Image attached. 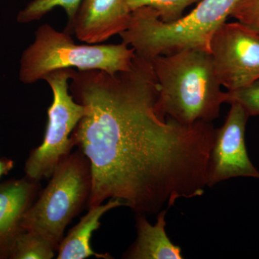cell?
<instances>
[{"instance_id": "obj_1", "label": "cell", "mask_w": 259, "mask_h": 259, "mask_svg": "<svg viewBox=\"0 0 259 259\" xmlns=\"http://www.w3.org/2000/svg\"><path fill=\"white\" fill-rule=\"evenodd\" d=\"M70 80L84 107L71 140L90 163L89 208L116 199L146 215L204 194L216 129L161 113L151 61L136 54L127 71L73 69Z\"/></svg>"}, {"instance_id": "obj_2", "label": "cell", "mask_w": 259, "mask_h": 259, "mask_svg": "<svg viewBox=\"0 0 259 259\" xmlns=\"http://www.w3.org/2000/svg\"><path fill=\"white\" fill-rule=\"evenodd\" d=\"M161 113L183 125L211 122L226 102L210 53L187 49L151 59Z\"/></svg>"}, {"instance_id": "obj_3", "label": "cell", "mask_w": 259, "mask_h": 259, "mask_svg": "<svg viewBox=\"0 0 259 259\" xmlns=\"http://www.w3.org/2000/svg\"><path fill=\"white\" fill-rule=\"evenodd\" d=\"M240 0H200L190 14L171 23H163L148 7L131 13L128 28L120 34L122 42L137 55L151 60L187 49L209 51V42Z\"/></svg>"}, {"instance_id": "obj_4", "label": "cell", "mask_w": 259, "mask_h": 259, "mask_svg": "<svg viewBox=\"0 0 259 259\" xmlns=\"http://www.w3.org/2000/svg\"><path fill=\"white\" fill-rule=\"evenodd\" d=\"M35 40L24 50L20 60L19 79L25 84L44 80L56 70H100L109 74L127 71L136 52L124 42L117 45H79L66 32L49 24L39 27Z\"/></svg>"}, {"instance_id": "obj_5", "label": "cell", "mask_w": 259, "mask_h": 259, "mask_svg": "<svg viewBox=\"0 0 259 259\" xmlns=\"http://www.w3.org/2000/svg\"><path fill=\"white\" fill-rule=\"evenodd\" d=\"M47 187L25 212L24 231L35 232L58 250L66 226L88 203L93 187L88 158L79 151L70 153L51 175Z\"/></svg>"}, {"instance_id": "obj_6", "label": "cell", "mask_w": 259, "mask_h": 259, "mask_svg": "<svg viewBox=\"0 0 259 259\" xmlns=\"http://www.w3.org/2000/svg\"><path fill=\"white\" fill-rule=\"evenodd\" d=\"M73 69L56 70L44 77L52 90L53 102L48 109L44 141L33 148L25 162V177L40 182L49 178L74 147L71 136L84 114V107L75 101L69 91Z\"/></svg>"}, {"instance_id": "obj_7", "label": "cell", "mask_w": 259, "mask_h": 259, "mask_svg": "<svg viewBox=\"0 0 259 259\" xmlns=\"http://www.w3.org/2000/svg\"><path fill=\"white\" fill-rule=\"evenodd\" d=\"M209 51L221 86L228 91L259 79V32L243 23H224L213 35Z\"/></svg>"}, {"instance_id": "obj_8", "label": "cell", "mask_w": 259, "mask_h": 259, "mask_svg": "<svg viewBox=\"0 0 259 259\" xmlns=\"http://www.w3.org/2000/svg\"><path fill=\"white\" fill-rule=\"evenodd\" d=\"M231 105L226 122L216 129L209 156L208 187L233 177L259 178L245 146V126L249 116L238 104Z\"/></svg>"}, {"instance_id": "obj_9", "label": "cell", "mask_w": 259, "mask_h": 259, "mask_svg": "<svg viewBox=\"0 0 259 259\" xmlns=\"http://www.w3.org/2000/svg\"><path fill=\"white\" fill-rule=\"evenodd\" d=\"M131 13L126 0H82L64 31L87 44H100L125 31Z\"/></svg>"}, {"instance_id": "obj_10", "label": "cell", "mask_w": 259, "mask_h": 259, "mask_svg": "<svg viewBox=\"0 0 259 259\" xmlns=\"http://www.w3.org/2000/svg\"><path fill=\"white\" fill-rule=\"evenodd\" d=\"M40 182L28 177L0 183V259L8 258L11 245L22 229L25 212L35 202Z\"/></svg>"}, {"instance_id": "obj_11", "label": "cell", "mask_w": 259, "mask_h": 259, "mask_svg": "<svg viewBox=\"0 0 259 259\" xmlns=\"http://www.w3.org/2000/svg\"><path fill=\"white\" fill-rule=\"evenodd\" d=\"M167 209L158 212L155 225L150 224L145 214H137V238L123 255L131 259H182V250L174 244L165 231Z\"/></svg>"}, {"instance_id": "obj_12", "label": "cell", "mask_w": 259, "mask_h": 259, "mask_svg": "<svg viewBox=\"0 0 259 259\" xmlns=\"http://www.w3.org/2000/svg\"><path fill=\"white\" fill-rule=\"evenodd\" d=\"M124 205L119 199H110L106 204L90 207V210L81 218L79 223L70 230L67 236L63 238L58 248V259H85L95 256L98 258L110 259L107 253H97L91 247L94 232L101 226L100 219L111 209Z\"/></svg>"}, {"instance_id": "obj_13", "label": "cell", "mask_w": 259, "mask_h": 259, "mask_svg": "<svg viewBox=\"0 0 259 259\" xmlns=\"http://www.w3.org/2000/svg\"><path fill=\"white\" fill-rule=\"evenodd\" d=\"M56 247L45 237L35 232L22 231L10 248V259H51Z\"/></svg>"}, {"instance_id": "obj_14", "label": "cell", "mask_w": 259, "mask_h": 259, "mask_svg": "<svg viewBox=\"0 0 259 259\" xmlns=\"http://www.w3.org/2000/svg\"><path fill=\"white\" fill-rule=\"evenodd\" d=\"M82 0H32L17 15L19 23H30L44 18L56 8L64 10L67 15V25L71 23Z\"/></svg>"}, {"instance_id": "obj_15", "label": "cell", "mask_w": 259, "mask_h": 259, "mask_svg": "<svg viewBox=\"0 0 259 259\" xmlns=\"http://www.w3.org/2000/svg\"><path fill=\"white\" fill-rule=\"evenodd\" d=\"M200 0H126L131 12L139 8H152L163 23H171L183 17L184 11L190 5Z\"/></svg>"}, {"instance_id": "obj_16", "label": "cell", "mask_w": 259, "mask_h": 259, "mask_svg": "<svg viewBox=\"0 0 259 259\" xmlns=\"http://www.w3.org/2000/svg\"><path fill=\"white\" fill-rule=\"evenodd\" d=\"M226 102L241 105L249 117H259V79L244 88L226 92Z\"/></svg>"}, {"instance_id": "obj_17", "label": "cell", "mask_w": 259, "mask_h": 259, "mask_svg": "<svg viewBox=\"0 0 259 259\" xmlns=\"http://www.w3.org/2000/svg\"><path fill=\"white\" fill-rule=\"evenodd\" d=\"M231 16L259 32V0H240Z\"/></svg>"}, {"instance_id": "obj_18", "label": "cell", "mask_w": 259, "mask_h": 259, "mask_svg": "<svg viewBox=\"0 0 259 259\" xmlns=\"http://www.w3.org/2000/svg\"><path fill=\"white\" fill-rule=\"evenodd\" d=\"M14 167V162L8 158H0V179L8 173Z\"/></svg>"}]
</instances>
